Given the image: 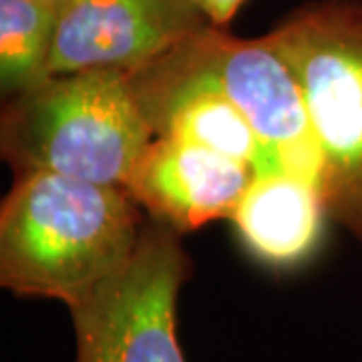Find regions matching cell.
<instances>
[{"label": "cell", "instance_id": "cell-10", "mask_svg": "<svg viewBox=\"0 0 362 362\" xmlns=\"http://www.w3.org/2000/svg\"><path fill=\"white\" fill-rule=\"evenodd\" d=\"M59 2L0 0V85L14 97L47 78Z\"/></svg>", "mask_w": 362, "mask_h": 362}, {"label": "cell", "instance_id": "cell-12", "mask_svg": "<svg viewBox=\"0 0 362 362\" xmlns=\"http://www.w3.org/2000/svg\"><path fill=\"white\" fill-rule=\"evenodd\" d=\"M52 2H59V4H63V2H66V0H52Z\"/></svg>", "mask_w": 362, "mask_h": 362}, {"label": "cell", "instance_id": "cell-5", "mask_svg": "<svg viewBox=\"0 0 362 362\" xmlns=\"http://www.w3.org/2000/svg\"><path fill=\"white\" fill-rule=\"evenodd\" d=\"M192 274L180 233L145 223L131 259L71 306L77 362H185L177 296Z\"/></svg>", "mask_w": 362, "mask_h": 362}, {"label": "cell", "instance_id": "cell-3", "mask_svg": "<svg viewBox=\"0 0 362 362\" xmlns=\"http://www.w3.org/2000/svg\"><path fill=\"white\" fill-rule=\"evenodd\" d=\"M262 39L296 77L326 214L362 242V0H312Z\"/></svg>", "mask_w": 362, "mask_h": 362}, {"label": "cell", "instance_id": "cell-9", "mask_svg": "<svg viewBox=\"0 0 362 362\" xmlns=\"http://www.w3.org/2000/svg\"><path fill=\"white\" fill-rule=\"evenodd\" d=\"M156 137H177L244 161L258 173L284 169L238 107L209 90H181L137 101Z\"/></svg>", "mask_w": 362, "mask_h": 362}, {"label": "cell", "instance_id": "cell-11", "mask_svg": "<svg viewBox=\"0 0 362 362\" xmlns=\"http://www.w3.org/2000/svg\"><path fill=\"white\" fill-rule=\"evenodd\" d=\"M194 2L211 25L226 28L247 0H194Z\"/></svg>", "mask_w": 362, "mask_h": 362}, {"label": "cell", "instance_id": "cell-6", "mask_svg": "<svg viewBox=\"0 0 362 362\" xmlns=\"http://www.w3.org/2000/svg\"><path fill=\"white\" fill-rule=\"evenodd\" d=\"M207 25L194 0H66L47 77L93 69L131 73Z\"/></svg>", "mask_w": 362, "mask_h": 362}, {"label": "cell", "instance_id": "cell-7", "mask_svg": "<svg viewBox=\"0 0 362 362\" xmlns=\"http://www.w3.org/2000/svg\"><path fill=\"white\" fill-rule=\"evenodd\" d=\"M258 171L177 137H156L131 173L127 194L177 233L232 218Z\"/></svg>", "mask_w": 362, "mask_h": 362}, {"label": "cell", "instance_id": "cell-4", "mask_svg": "<svg viewBox=\"0 0 362 362\" xmlns=\"http://www.w3.org/2000/svg\"><path fill=\"white\" fill-rule=\"evenodd\" d=\"M127 78L137 101L181 90H209L228 99L282 168L318 183V156L300 85L262 37L240 39L207 25Z\"/></svg>", "mask_w": 362, "mask_h": 362}, {"label": "cell", "instance_id": "cell-1", "mask_svg": "<svg viewBox=\"0 0 362 362\" xmlns=\"http://www.w3.org/2000/svg\"><path fill=\"white\" fill-rule=\"evenodd\" d=\"M143 226L127 189L49 171L16 175L0 209V284L71 308L129 262Z\"/></svg>", "mask_w": 362, "mask_h": 362}, {"label": "cell", "instance_id": "cell-2", "mask_svg": "<svg viewBox=\"0 0 362 362\" xmlns=\"http://www.w3.org/2000/svg\"><path fill=\"white\" fill-rule=\"evenodd\" d=\"M156 139L127 73L93 69L42 78L8 97L0 153L16 175L49 171L127 189Z\"/></svg>", "mask_w": 362, "mask_h": 362}, {"label": "cell", "instance_id": "cell-8", "mask_svg": "<svg viewBox=\"0 0 362 362\" xmlns=\"http://www.w3.org/2000/svg\"><path fill=\"white\" fill-rule=\"evenodd\" d=\"M326 216L318 183L292 169L258 173L230 220L259 262L290 268L318 246Z\"/></svg>", "mask_w": 362, "mask_h": 362}]
</instances>
